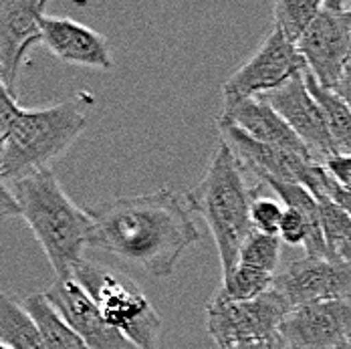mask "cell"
Wrapping results in <instances>:
<instances>
[{"label": "cell", "instance_id": "6da1fadb", "mask_svg": "<svg viewBox=\"0 0 351 349\" xmlns=\"http://www.w3.org/2000/svg\"><path fill=\"white\" fill-rule=\"evenodd\" d=\"M93 226L89 246L170 277L182 254L200 241L184 198L172 190L117 196L85 208Z\"/></svg>", "mask_w": 351, "mask_h": 349}, {"label": "cell", "instance_id": "7a4b0ae2", "mask_svg": "<svg viewBox=\"0 0 351 349\" xmlns=\"http://www.w3.org/2000/svg\"><path fill=\"white\" fill-rule=\"evenodd\" d=\"M12 194L57 279H71L89 246L93 222L87 210L71 200L51 170L12 182Z\"/></svg>", "mask_w": 351, "mask_h": 349}, {"label": "cell", "instance_id": "3957f363", "mask_svg": "<svg viewBox=\"0 0 351 349\" xmlns=\"http://www.w3.org/2000/svg\"><path fill=\"white\" fill-rule=\"evenodd\" d=\"M254 188L246 186L245 170L220 141L204 178L184 196L188 208L198 212L218 246L222 277L239 265V254L252 232L250 204Z\"/></svg>", "mask_w": 351, "mask_h": 349}, {"label": "cell", "instance_id": "277c9868", "mask_svg": "<svg viewBox=\"0 0 351 349\" xmlns=\"http://www.w3.org/2000/svg\"><path fill=\"white\" fill-rule=\"evenodd\" d=\"M87 115L79 101H61L45 109H23L0 154L2 180L19 182L65 154L83 132Z\"/></svg>", "mask_w": 351, "mask_h": 349}, {"label": "cell", "instance_id": "5b68a950", "mask_svg": "<svg viewBox=\"0 0 351 349\" xmlns=\"http://www.w3.org/2000/svg\"><path fill=\"white\" fill-rule=\"evenodd\" d=\"M71 279L85 289L107 323L136 348L158 349L162 317L136 280L89 261H81Z\"/></svg>", "mask_w": 351, "mask_h": 349}, {"label": "cell", "instance_id": "8992f818", "mask_svg": "<svg viewBox=\"0 0 351 349\" xmlns=\"http://www.w3.org/2000/svg\"><path fill=\"white\" fill-rule=\"evenodd\" d=\"M218 130L222 143L239 160L245 174L246 172L252 174L263 184H271V182L299 184L307 188L315 198L321 196L327 172L319 162L282 147L252 140L234 125L218 123Z\"/></svg>", "mask_w": 351, "mask_h": 349}, {"label": "cell", "instance_id": "52a82bcc", "mask_svg": "<svg viewBox=\"0 0 351 349\" xmlns=\"http://www.w3.org/2000/svg\"><path fill=\"white\" fill-rule=\"evenodd\" d=\"M289 311V305L275 289L243 303L210 301L206 307V329L220 349L275 341Z\"/></svg>", "mask_w": 351, "mask_h": 349}, {"label": "cell", "instance_id": "ba28073f", "mask_svg": "<svg viewBox=\"0 0 351 349\" xmlns=\"http://www.w3.org/2000/svg\"><path fill=\"white\" fill-rule=\"evenodd\" d=\"M307 71L305 59L279 29H271L258 51L222 85L224 104L263 97Z\"/></svg>", "mask_w": 351, "mask_h": 349}, {"label": "cell", "instance_id": "9c48e42d", "mask_svg": "<svg viewBox=\"0 0 351 349\" xmlns=\"http://www.w3.org/2000/svg\"><path fill=\"white\" fill-rule=\"evenodd\" d=\"M350 6L339 0H325L313 25L297 43L307 73L325 89H335L351 59Z\"/></svg>", "mask_w": 351, "mask_h": 349}, {"label": "cell", "instance_id": "30bf717a", "mask_svg": "<svg viewBox=\"0 0 351 349\" xmlns=\"http://www.w3.org/2000/svg\"><path fill=\"white\" fill-rule=\"evenodd\" d=\"M273 289L291 311L321 301L351 299V263L311 256L297 258L275 277Z\"/></svg>", "mask_w": 351, "mask_h": 349}, {"label": "cell", "instance_id": "8fae6325", "mask_svg": "<svg viewBox=\"0 0 351 349\" xmlns=\"http://www.w3.org/2000/svg\"><path fill=\"white\" fill-rule=\"evenodd\" d=\"M279 339L287 349H343L351 344V299L321 301L289 311Z\"/></svg>", "mask_w": 351, "mask_h": 349}, {"label": "cell", "instance_id": "7c38bea8", "mask_svg": "<svg viewBox=\"0 0 351 349\" xmlns=\"http://www.w3.org/2000/svg\"><path fill=\"white\" fill-rule=\"evenodd\" d=\"M305 73L291 79L281 89L263 95V99L271 105L287 121V125L301 138L317 162L323 164L327 158L335 156L337 149L331 140L323 109L307 87Z\"/></svg>", "mask_w": 351, "mask_h": 349}, {"label": "cell", "instance_id": "4fadbf2b", "mask_svg": "<svg viewBox=\"0 0 351 349\" xmlns=\"http://www.w3.org/2000/svg\"><path fill=\"white\" fill-rule=\"evenodd\" d=\"M45 297L89 349H138L107 323L93 299L75 279H55Z\"/></svg>", "mask_w": 351, "mask_h": 349}, {"label": "cell", "instance_id": "5bb4252c", "mask_svg": "<svg viewBox=\"0 0 351 349\" xmlns=\"http://www.w3.org/2000/svg\"><path fill=\"white\" fill-rule=\"evenodd\" d=\"M45 8L47 0H0V73L14 95L27 51L43 43Z\"/></svg>", "mask_w": 351, "mask_h": 349}, {"label": "cell", "instance_id": "9a60e30c", "mask_svg": "<svg viewBox=\"0 0 351 349\" xmlns=\"http://www.w3.org/2000/svg\"><path fill=\"white\" fill-rule=\"evenodd\" d=\"M40 29L43 43L57 59L91 69H111L113 59L107 38L101 33L59 16H45Z\"/></svg>", "mask_w": 351, "mask_h": 349}, {"label": "cell", "instance_id": "2e32d148", "mask_svg": "<svg viewBox=\"0 0 351 349\" xmlns=\"http://www.w3.org/2000/svg\"><path fill=\"white\" fill-rule=\"evenodd\" d=\"M218 123L234 125L241 132H245L246 136H250L252 140L315 160L309 147L263 97H250V99L234 101V104H224Z\"/></svg>", "mask_w": 351, "mask_h": 349}, {"label": "cell", "instance_id": "e0dca14e", "mask_svg": "<svg viewBox=\"0 0 351 349\" xmlns=\"http://www.w3.org/2000/svg\"><path fill=\"white\" fill-rule=\"evenodd\" d=\"M0 344L10 349H47L35 317L4 291H0Z\"/></svg>", "mask_w": 351, "mask_h": 349}, {"label": "cell", "instance_id": "ac0fdd59", "mask_svg": "<svg viewBox=\"0 0 351 349\" xmlns=\"http://www.w3.org/2000/svg\"><path fill=\"white\" fill-rule=\"evenodd\" d=\"M23 303L38 323L47 349H89V346L71 329L63 321V317L47 301L45 293H33Z\"/></svg>", "mask_w": 351, "mask_h": 349}, {"label": "cell", "instance_id": "d6986e66", "mask_svg": "<svg viewBox=\"0 0 351 349\" xmlns=\"http://www.w3.org/2000/svg\"><path fill=\"white\" fill-rule=\"evenodd\" d=\"M305 81H307L311 95L323 109V115H325V121H327L337 154L351 156V109L335 91L321 87L311 73H305Z\"/></svg>", "mask_w": 351, "mask_h": 349}, {"label": "cell", "instance_id": "ffe728a7", "mask_svg": "<svg viewBox=\"0 0 351 349\" xmlns=\"http://www.w3.org/2000/svg\"><path fill=\"white\" fill-rule=\"evenodd\" d=\"M275 277L277 275H271V273H265L246 265H237L228 275L222 277V285L212 297V301H218V303L252 301L275 287Z\"/></svg>", "mask_w": 351, "mask_h": 349}, {"label": "cell", "instance_id": "44dd1931", "mask_svg": "<svg viewBox=\"0 0 351 349\" xmlns=\"http://www.w3.org/2000/svg\"><path fill=\"white\" fill-rule=\"evenodd\" d=\"M321 10L323 2L319 0H279L273 6V27L279 29L285 38L297 47V43L313 25Z\"/></svg>", "mask_w": 351, "mask_h": 349}, {"label": "cell", "instance_id": "7402d4cb", "mask_svg": "<svg viewBox=\"0 0 351 349\" xmlns=\"http://www.w3.org/2000/svg\"><path fill=\"white\" fill-rule=\"evenodd\" d=\"M321 212V228L327 245V258L339 261L341 250L351 241V216L331 202L327 196L317 198Z\"/></svg>", "mask_w": 351, "mask_h": 349}, {"label": "cell", "instance_id": "603a6c76", "mask_svg": "<svg viewBox=\"0 0 351 349\" xmlns=\"http://www.w3.org/2000/svg\"><path fill=\"white\" fill-rule=\"evenodd\" d=\"M281 239L252 230L239 254V265H246L265 273L275 275L281 258Z\"/></svg>", "mask_w": 351, "mask_h": 349}, {"label": "cell", "instance_id": "cb8c5ba5", "mask_svg": "<svg viewBox=\"0 0 351 349\" xmlns=\"http://www.w3.org/2000/svg\"><path fill=\"white\" fill-rule=\"evenodd\" d=\"M261 186L254 188V198L250 204V224L252 230L263 232V234H273L279 237V226H281L285 204L279 198L271 196H258Z\"/></svg>", "mask_w": 351, "mask_h": 349}, {"label": "cell", "instance_id": "d4e9b609", "mask_svg": "<svg viewBox=\"0 0 351 349\" xmlns=\"http://www.w3.org/2000/svg\"><path fill=\"white\" fill-rule=\"evenodd\" d=\"M21 111H23V107H19L16 104V95L6 87L2 73H0V154H2L4 141L8 138L12 125L16 123Z\"/></svg>", "mask_w": 351, "mask_h": 349}, {"label": "cell", "instance_id": "484cf974", "mask_svg": "<svg viewBox=\"0 0 351 349\" xmlns=\"http://www.w3.org/2000/svg\"><path fill=\"white\" fill-rule=\"evenodd\" d=\"M321 166L325 168V172L331 176V180L337 186L351 192V156L335 154V156L327 158Z\"/></svg>", "mask_w": 351, "mask_h": 349}, {"label": "cell", "instance_id": "4316f807", "mask_svg": "<svg viewBox=\"0 0 351 349\" xmlns=\"http://www.w3.org/2000/svg\"><path fill=\"white\" fill-rule=\"evenodd\" d=\"M321 196H327L331 202H335L339 208L343 210V212H348V214L351 216V192L343 190L341 186H337V184L331 180V176L329 174L325 176V182H323V192H321ZM321 196H317V198H321Z\"/></svg>", "mask_w": 351, "mask_h": 349}, {"label": "cell", "instance_id": "83f0119b", "mask_svg": "<svg viewBox=\"0 0 351 349\" xmlns=\"http://www.w3.org/2000/svg\"><path fill=\"white\" fill-rule=\"evenodd\" d=\"M14 216H21V206H19L12 190L6 188V184L0 176V220L14 218Z\"/></svg>", "mask_w": 351, "mask_h": 349}, {"label": "cell", "instance_id": "f1b7e54d", "mask_svg": "<svg viewBox=\"0 0 351 349\" xmlns=\"http://www.w3.org/2000/svg\"><path fill=\"white\" fill-rule=\"evenodd\" d=\"M333 91H335L351 109V59L350 63L346 65L343 75H341V79H339V83H337V87H335Z\"/></svg>", "mask_w": 351, "mask_h": 349}, {"label": "cell", "instance_id": "f546056e", "mask_svg": "<svg viewBox=\"0 0 351 349\" xmlns=\"http://www.w3.org/2000/svg\"><path fill=\"white\" fill-rule=\"evenodd\" d=\"M275 341H265V344H245V346H237L230 349H273Z\"/></svg>", "mask_w": 351, "mask_h": 349}, {"label": "cell", "instance_id": "4dcf8cb0", "mask_svg": "<svg viewBox=\"0 0 351 349\" xmlns=\"http://www.w3.org/2000/svg\"><path fill=\"white\" fill-rule=\"evenodd\" d=\"M339 263H351V241L346 245V248L339 254Z\"/></svg>", "mask_w": 351, "mask_h": 349}, {"label": "cell", "instance_id": "1f68e13d", "mask_svg": "<svg viewBox=\"0 0 351 349\" xmlns=\"http://www.w3.org/2000/svg\"><path fill=\"white\" fill-rule=\"evenodd\" d=\"M273 349H287V346H285L281 339L277 337V339H275V344H273Z\"/></svg>", "mask_w": 351, "mask_h": 349}, {"label": "cell", "instance_id": "d6a6232c", "mask_svg": "<svg viewBox=\"0 0 351 349\" xmlns=\"http://www.w3.org/2000/svg\"><path fill=\"white\" fill-rule=\"evenodd\" d=\"M0 349H10V348H6V346H4V344H0Z\"/></svg>", "mask_w": 351, "mask_h": 349}, {"label": "cell", "instance_id": "836d02e7", "mask_svg": "<svg viewBox=\"0 0 351 349\" xmlns=\"http://www.w3.org/2000/svg\"><path fill=\"white\" fill-rule=\"evenodd\" d=\"M343 349H351V344H348V346H346V348Z\"/></svg>", "mask_w": 351, "mask_h": 349}, {"label": "cell", "instance_id": "e575fe53", "mask_svg": "<svg viewBox=\"0 0 351 349\" xmlns=\"http://www.w3.org/2000/svg\"><path fill=\"white\" fill-rule=\"evenodd\" d=\"M350 19H351V6H350Z\"/></svg>", "mask_w": 351, "mask_h": 349}]
</instances>
